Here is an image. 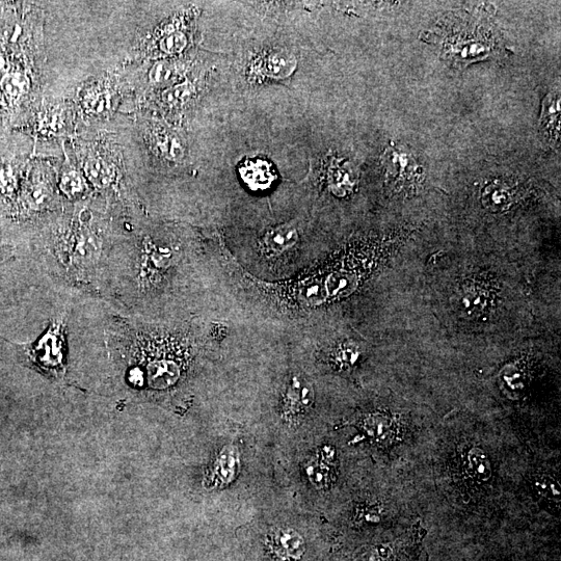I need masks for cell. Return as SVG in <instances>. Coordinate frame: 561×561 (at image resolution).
Instances as JSON below:
<instances>
[{"mask_svg": "<svg viewBox=\"0 0 561 561\" xmlns=\"http://www.w3.org/2000/svg\"><path fill=\"white\" fill-rule=\"evenodd\" d=\"M349 169L343 166H334L330 169L329 183L332 192L340 197L352 192L356 180Z\"/></svg>", "mask_w": 561, "mask_h": 561, "instance_id": "29", "label": "cell"}, {"mask_svg": "<svg viewBox=\"0 0 561 561\" xmlns=\"http://www.w3.org/2000/svg\"><path fill=\"white\" fill-rule=\"evenodd\" d=\"M536 482L540 494L554 502H559V485L553 478L547 475H540Z\"/></svg>", "mask_w": 561, "mask_h": 561, "instance_id": "30", "label": "cell"}, {"mask_svg": "<svg viewBox=\"0 0 561 561\" xmlns=\"http://www.w3.org/2000/svg\"><path fill=\"white\" fill-rule=\"evenodd\" d=\"M298 60L293 53L284 49H274L261 53L249 67V78L259 80H283L296 72Z\"/></svg>", "mask_w": 561, "mask_h": 561, "instance_id": "9", "label": "cell"}, {"mask_svg": "<svg viewBox=\"0 0 561 561\" xmlns=\"http://www.w3.org/2000/svg\"><path fill=\"white\" fill-rule=\"evenodd\" d=\"M59 185L63 194L70 199L82 197L88 191L89 184L82 170L77 168L67 155L61 170Z\"/></svg>", "mask_w": 561, "mask_h": 561, "instance_id": "20", "label": "cell"}, {"mask_svg": "<svg viewBox=\"0 0 561 561\" xmlns=\"http://www.w3.org/2000/svg\"><path fill=\"white\" fill-rule=\"evenodd\" d=\"M77 154L87 181L95 189L111 190L118 186L122 178V155L120 150L108 140L78 144Z\"/></svg>", "mask_w": 561, "mask_h": 561, "instance_id": "2", "label": "cell"}, {"mask_svg": "<svg viewBox=\"0 0 561 561\" xmlns=\"http://www.w3.org/2000/svg\"><path fill=\"white\" fill-rule=\"evenodd\" d=\"M74 251L78 259H92L99 252V235L93 226L88 223L79 224L75 228Z\"/></svg>", "mask_w": 561, "mask_h": 561, "instance_id": "24", "label": "cell"}, {"mask_svg": "<svg viewBox=\"0 0 561 561\" xmlns=\"http://www.w3.org/2000/svg\"><path fill=\"white\" fill-rule=\"evenodd\" d=\"M145 140L153 153L168 163L180 164L186 157L187 149L183 139L169 127L150 123L145 128Z\"/></svg>", "mask_w": 561, "mask_h": 561, "instance_id": "10", "label": "cell"}, {"mask_svg": "<svg viewBox=\"0 0 561 561\" xmlns=\"http://www.w3.org/2000/svg\"><path fill=\"white\" fill-rule=\"evenodd\" d=\"M243 182L253 192L261 193L270 190L277 180L274 165L262 158H249L238 168Z\"/></svg>", "mask_w": 561, "mask_h": 561, "instance_id": "15", "label": "cell"}, {"mask_svg": "<svg viewBox=\"0 0 561 561\" xmlns=\"http://www.w3.org/2000/svg\"><path fill=\"white\" fill-rule=\"evenodd\" d=\"M52 182V172L46 163L36 162L21 182L18 212L29 215L45 209L53 195Z\"/></svg>", "mask_w": 561, "mask_h": 561, "instance_id": "7", "label": "cell"}, {"mask_svg": "<svg viewBox=\"0 0 561 561\" xmlns=\"http://www.w3.org/2000/svg\"><path fill=\"white\" fill-rule=\"evenodd\" d=\"M64 333L61 324H53L34 349L36 360L44 366L57 367L63 360Z\"/></svg>", "mask_w": 561, "mask_h": 561, "instance_id": "17", "label": "cell"}, {"mask_svg": "<svg viewBox=\"0 0 561 561\" xmlns=\"http://www.w3.org/2000/svg\"><path fill=\"white\" fill-rule=\"evenodd\" d=\"M425 534V529L417 523L395 541L369 548L356 561H427L423 547Z\"/></svg>", "mask_w": 561, "mask_h": 561, "instance_id": "6", "label": "cell"}, {"mask_svg": "<svg viewBox=\"0 0 561 561\" xmlns=\"http://www.w3.org/2000/svg\"><path fill=\"white\" fill-rule=\"evenodd\" d=\"M489 279L473 277L464 281L456 291V303L459 311L476 317L484 314L494 303L496 290Z\"/></svg>", "mask_w": 561, "mask_h": 561, "instance_id": "8", "label": "cell"}, {"mask_svg": "<svg viewBox=\"0 0 561 561\" xmlns=\"http://www.w3.org/2000/svg\"><path fill=\"white\" fill-rule=\"evenodd\" d=\"M363 430L374 440L379 442L392 441L396 433L393 419L384 414H372L362 422Z\"/></svg>", "mask_w": 561, "mask_h": 561, "instance_id": "27", "label": "cell"}, {"mask_svg": "<svg viewBox=\"0 0 561 561\" xmlns=\"http://www.w3.org/2000/svg\"><path fill=\"white\" fill-rule=\"evenodd\" d=\"M183 74V66L167 61L154 63L149 69L146 85L150 88H162L178 83Z\"/></svg>", "mask_w": 561, "mask_h": 561, "instance_id": "23", "label": "cell"}, {"mask_svg": "<svg viewBox=\"0 0 561 561\" xmlns=\"http://www.w3.org/2000/svg\"><path fill=\"white\" fill-rule=\"evenodd\" d=\"M267 547L279 561H299L305 552L301 534L291 528H275L267 534Z\"/></svg>", "mask_w": 561, "mask_h": 561, "instance_id": "14", "label": "cell"}, {"mask_svg": "<svg viewBox=\"0 0 561 561\" xmlns=\"http://www.w3.org/2000/svg\"><path fill=\"white\" fill-rule=\"evenodd\" d=\"M122 95L121 80L105 74L89 80L77 91L76 110L86 121L109 117L116 110Z\"/></svg>", "mask_w": 561, "mask_h": 561, "instance_id": "3", "label": "cell"}, {"mask_svg": "<svg viewBox=\"0 0 561 561\" xmlns=\"http://www.w3.org/2000/svg\"><path fill=\"white\" fill-rule=\"evenodd\" d=\"M191 44L189 25L185 17L174 18L160 26L138 48L139 57L173 58L182 55Z\"/></svg>", "mask_w": 561, "mask_h": 561, "instance_id": "5", "label": "cell"}, {"mask_svg": "<svg viewBox=\"0 0 561 561\" xmlns=\"http://www.w3.org/2000/svg\"><path fill=\"white\" fill-rule=\"evenodd\" d=\"M314 390L304 378L295 376L287 383L282 403V417L291 424H297L310 411L314 404Z\"/></svg>", "mask_w": 561, "mask_h": 561, "instance_id": "11", "label": "cell"}, {"mask_svg": "<svg viewBox=\"0 0 561 561\" xmlns=\"http://www.w3.org/2000/svg\"><path fill=\"white\" fill-rule=\"evenodd\" d=\"M144 250L141 263L143 282L152 283L153 277L169 269L174 261V252L169 248L149 244Z\"/></svg>", "mask_w": 561, "mask_h": 561, "instance_id": "19", "label": "cell"}, {"mask_svg": "<svg viewBox=\"0 0 561 561\" xmlns=\"http://www.w3.org/2000/svg\"><path fill=\"white\" fill-rule=\"evenodd\" d=\"M240 471V453L236 446H225L210 468L205 482L208 488L224 489L234 482Z\"/></svg>", "mask_w": 561, "mask_h": 561, "instance_id": "13", "label": "cell"}, {"mask_svg": "<svg viewBox=\"0 0 561 561\" xmlns=\"http://www.w3.org/2000/svg\"><path fill=\"white\" fill-rule=\"evenodd\" d=\"M383 162L389 176L396 179L397 190H414L422 181L423 170L409 153L389 148Z\"/></svg>", "mask_w": 561, "mask_h": 561, "instance_id": "12", "label": "cell"}, {"mask_svg": "<svg viewBox=\"0 0 561 561\" xmlns=\"http://www.w3.org/2000/svg\"><path fill=\"white\" fill-rule=\"evenodd\" d=\"M195 94V85L190 80H183L163 91L160 95V103L166 110H181L193 99Z\"/></svg>", "mask_w": 561, "mask_h": 561, "instance_id": "25", "label": "cell"}, {"mask_svg": "<svg viewBox=\"0 0 561 561\" xmlns=\"http://www.w3.org/2000/svg\"><path fill=\"white\" fill-rule=\"evenodd\" d=\"M540 129L550 145L558 146L560 140V92L553 91L543 102Z\"/></svg>", "mask_w": 561, "mask_h": 561, "instance_id": "18", "label": "cell"}, {"mask_svg": "<svg viewBox=\"0 0 561 561\" xmlns=\"http://www.w3.org/2000/svg\"><path fill=\"white\" fill-rule=\"evenodd\" d=\"M359 351L353 345H343L336 352V362L341 367H351L356 364L359 359Z\"/></svg>", "mask_w": 561, "mask_h": 561, "instance_id": "31", "label": "cell"}, {"mask_svg": "<svg viewBox=\"0 0 561 561\" xmlns=\"http://www.w3.org/2000/svg\"><path fill=\"white\" fill-rule=\"evenodd\" d=\"M76 106L61 101L43 103L22 127L23 131L38 139H62L71 137L75 128Z\"/></svg>", "mask_w": 561, "mask_h": 561, "instance_id": "4", "label": "cell"}, {"mask_svg": "<svg viewBox=\"0 0 561 561\" xmlns=\"http://www.w3.org/2000/svg\"><path fill=\"white\" fill-rule=\"evenodd\" d=\"M20 187V164L0 159V201H13L19 195Z\"/></svg>", "mask_w": 561, "mask_h": 561, "instance_id": "22", "label": "cell"}, {"mask_svg": "<svg viewBox=\"0 0 561 561\" xmlns=\"http://www.w3.org/2000/svg\"><path fill=\"white\" fill-rule=\"evenodd\" d=\"M330 462L320 456L311 460L306 467V472L313 486L318 489L328 487L332 482V469Z\"/></svg>", "mask_w": 561, "mask_h": 561, "instance_id": "28", "label": "cell"}, {"mask_svg": "<svg viewBox=\"0 0 561 561\" xmlns=\"http://www.w3.org/2000/svg\"><path fill=\"white\" fill-rule=\"evenodd\" d=\"M484 205L493 212L509 210L515 198L509 186L502 183H491L485 187L482 194Z\"/></svg>", "mask_w": 561, "mask_h": 561, "instance_id": "26", "label": "cell"}, {"mask_svg": "<svg viewBox=\"0 0 561 561\" xmlns=\"http://www.w3.org/2000/svg\"><path fill=\"white\" fill-rule=\"evenodd\" d=\"M300 240V233L295 222H288L267 230L261 238L265 254L279 256L295 247Z\"/></svg>", "mask_w": 561, "mask_h": 561, "instance_id": "16", "label": "cell"}, {"mask_svg": "<svg viewBox=\"0 0 561 561\" xmlns=\"http://www.w3.org/2000/svg\"><path fill=\"white\" fill-rule=\"evenodd\" d=\"M128 346V359L135 363L136 368L131 372V382L143 385L146 379L148 385L157 390H164L174 386L181 378L184 367L182 351L170 347L164 340L147 339L144 332L133 334L132 342Z\"/></svg>", "mask_w": 561, "mask_h": 561, "instance_id": "1", "label": "cell"}, {"mask_svg": "<svg viewBox=\"0 0 561 561\" xmlns=\"http://www.w3.org/2000/svg\"><path fill=\"white\" fill-rule=\"evenodd\" d=\"M464 459V474L468 479L477 484L489 482L492 477V468L485 452L478 447H472L467 451Z\"/></svg>", "mask_w": 561, "mask_h": 561, "instance_id": "21", "label": "cell"}]
</instances>
